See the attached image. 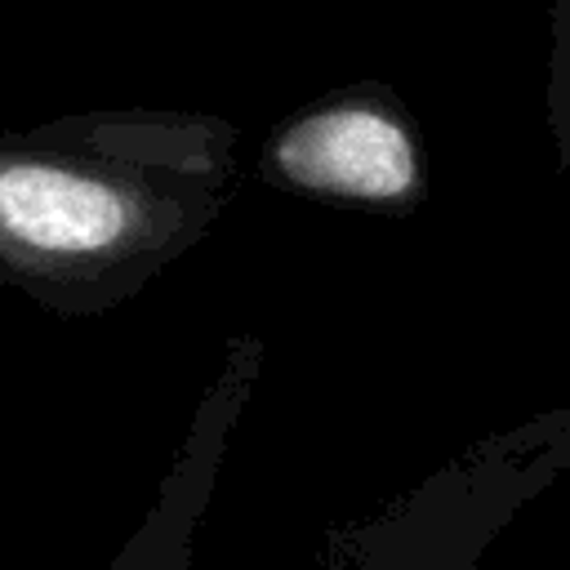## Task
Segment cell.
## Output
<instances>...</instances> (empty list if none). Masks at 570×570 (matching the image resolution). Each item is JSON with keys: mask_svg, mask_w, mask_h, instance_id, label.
<instances>
[{"mask_svg": "<svg viewBox=\"0 0 570 570\" xmlns=\"http://www.w3.org/2000/svg\"><path fill=\"white\" fill-rule=\"evenodd\" d=\"M236 191V125L205 111L0 129V285L62 321L107 316L191 254Z\"/></svg>", "mask_w": 570, "mask_h": 570, "instance_id": "cell-1", "label": "cell"}, {"mask_svg": "<svg viewBox=\"0 0 570 570\" xmlns=\"http://www.w3.org/2000/svg\"><path fill=\"white\" fill-rule=\"evenodd\" d=\"M267 187L370 209H414L423 200V147L410 111L387 85H347L281 120L263 151Z\"/></svg>", "mask_w": 570, "mask_h": 570, "instance_id": "cell-2", "label": "cell"}, {"mask_svg": "<svg viewBox=\"0 0 570 570\" xmlns=\"http://www.w3.org/2000/svg\"><path fill=\"white\" fill-rule=\"evenodd\" d=\"M263 361L267 343L254 330H236L223 343L214 374L205 379L138 525L125 534L102 570H191L200 521L214 503L232 436L258 392Z\"/></svg>", "mask_w": 570, "mask_h": 570, "instance_id": "cell-3", "label": "cell"}, {"mask_svg": "<svg viewBox=\"0 0 570 570\" xmlns=\"http://www.w3.org/2000/svg\"><path fill=\"white\" fill-rule=\"evenodd\" d=\"M410 517H392V525L330 534L325 570H410Z\"/></svg>", "mask_w": 570, "mask_h": 570, "instance_id": "cell-4", "label": "cell"}, {"mask_svg": "<svg viewBox=\"0 0 570 570\" xmlns=\"http://www.w3.org/2000/svg\"><path fill=\"white\" fill-rule=\"evenodd\" d=\"M552 58H548V111L561 142V156L570 165V0H557L552 13Z\"/></svg>", "mask_w": 570, "mask_h": 570, "instance_id": "cell-5", "label": "cell"}]
</instances>
